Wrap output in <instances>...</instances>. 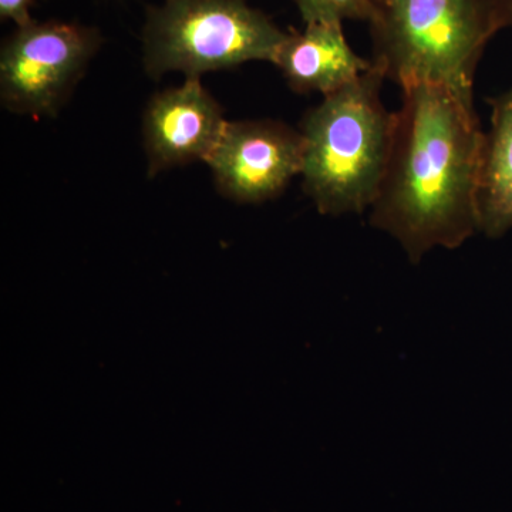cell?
Segmentation results:
<instances>
[{
    "label": "cell",
    "mask_w": 512,
    "mask_h": 512,
    "mask_svg": "<svg viewBox=\"0 0 512 512\" xmlns=\"http://www.w3.org/2000/svg\"><path fill=\"white\" fill-rule=\"evenodd\" d=\"M301 131L272 120L228 121L207 164L229 200L259 204L278 197L301 175Z\"/></svg>",
    "instance_id": "8992f818"
},
{
    "label": "cell",
    "mask_w": 512,
    "mask_h": 512,
    "mask_svg": "<svg viewBox=\"0 0 512 512\" xmlns=\"http://www.w3.org/2000/svg\"><path fill=\"white\" fill-rule=\"evenodd\" d=\"M305 25L342 23L343 20H367L375 13V0H295Z\"/></svg>",
    "instance_id": "30bf717a"
},
{
    "label": "cell",
    "mask_w": 512,
    "mask_h": 512,
    "mask_svg": "<svg viewBox=\"0 0 512 512\" xmlns=\"http://www.w3.org/2000/svg\"><path fill=\"white\" fill-rule=\"evenodd\" d=\"M373 63L404 87L434 84L474 106V77L504 28L497 0H375Z\"/></svg>",
    "instance_id": "3957f363"
},
{
    "label": "cell",
    "mask_w": 512,
    "mask_h": 512,
    "mask_svg": "<svg viewBox=\"0 0 512 512\" xmlns=\"http://www.w3.org/2000/svg\"><path fill=\"white\" fill-rule=\"evenodd\" d=\"M101 45L96 29L77 23L18 26L0 52V100L12 113L52 117L69 100Z\"/></svg>",
    "instance_id": "5b68a950"
},
{
    "label": "cell",
    "mask_w": 512,
    "mask_h": 512,
    "mask_svg": "<svg viewBox=\"0 0 512 512\" xmlns=\"http://www.w3.org/2000/svg\"><path fill=\"white\" fill-rule=\"evenodd\" d=\"M35 0H0V18L13 20L18 26L26 25L30 20V8Z\"/></svg>",
    "instance_id": "8fae6325"
},
{
    "label": "cell",
    "mask_w": 512,
    "mask_h": 512,
    "mask_svg": "<svg viewBox=\"0 0 512 512\" xmlns=\"http://www.w3.org/2000/svg\"><path fill=\"white\" fill-rule=\"evenodd\" d=\"M497 5L503 18L504 28L512 26V0H497Z\"/></svg>",
    "instance_id": "7c38bea8"
},
{
    "label": "cell",
    "mask_w": 512,
    "mask_h": 512,
    "mask_svg": "<svg viewBox=\"0 0 512 512\" xmlns=\"http://www.w3.org/2000/svg\"><path fill=\"white\" fill-rule=\"evenodd\" d=\"M227 124L220 104L198 77L154 94L143 119L148 175L195 161L207 163Z\"/></svg>",
    "instance_id": "52a82bcc"
},
{
    "label": "cell",
    "mask_w": 512,
    "mask_h": 512,
    "mask_svg": "<svg viewBox=\"0 0 512 512\" xmlns=\"http://www.w3.org/2000/svg\"><path fill=\"white\" fill-rule=\"evenodd\" d=\"M384 80L372 62L303 117L302 187L320 214H362L376 201L396 130L380 97Z\"/></svg>",
    "instance_id": "7a4b0ae2"
},
{
    "label": "cell",
    "mask_w": 512,
    "mask_h": 512,
    "mask_svg": "<svg viewBox=\"0 0 512 512\" xmlns=\"http://www.w3.org/2000/svg\"><path fill=\"white\" fill-rule=\"evenodd\" d=\"M296 93L323 97L348 86L372 66L353 52L342 23H309L302 32L288 33L274 62Z\"/></svg>",
    "instance_id": "ba28073f"
},
{
    "label": "cell",
    "mask_w": 512,
    "mask_h": 512,
    "mask_svg": "<svg viewBox=\"0 0 512 512\" xmlns=\"http://www.w3.org/2000/svg\"><path fill=\"white\" fill-rule=\"evenodd\" d=\"M392 154L370 224L400 242L413 264L480 231L484 133L476 109L434 84L404 87Z\"/></svg>",
    "instance_id": "6da1fadb"
},
{
    "label": "cell",
    "mask_w": 512,
    "mask_h": 512,
    "mask_svg": "<svg viewBox=\"0 0 512 512\" xmlns=\"http://www.w3.org/2000/svg\"><path fill=\"white\" fill-rule=\"evenodd\" d=\"M491 128L484 134L478 211L480 231L498 238L512 228V90L490 101Z\"/></svg>",
    "instance_id": "9c48e42d"
},
{
    "label": "cell",
    "mask_w": 512,
    "mask_h": 512,
    "mask_svg": "<svg viewBox=\"0 0 512 512\" xmlns=\"http://www.w3.org/2000/svg\"><path fill=\"white\" fill-rule=\"evenodd\" d=\"M286 36L245 0H164L147 12L144 69L154 80L170 72L200 79L256 60L272 63Z\"/></svg>",
    "instance_id": "277c9868"
}]
</instances>
